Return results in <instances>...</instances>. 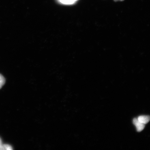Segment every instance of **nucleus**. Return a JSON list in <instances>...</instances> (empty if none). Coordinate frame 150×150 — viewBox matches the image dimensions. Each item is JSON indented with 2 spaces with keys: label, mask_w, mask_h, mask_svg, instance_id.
Masks as SVG:
<instances>
[{
  "label": "nucleus",
  "mask_w": 150,
  "mask_h": 150,
  "mask_svg": "<svg viewBox=\"0 0 150 150\" xmlns=\"http://www.w3.org/2000/svg\"><path fill=\"white\" fill-rule=\"evenodd\" d=\"M4 148V147L2 143V141L1 138H0V150H5Z\"/></svg>",
  "instance_id": "5"
},
{
  "label": "nucleus",
  "mask_w": 150,
  "mask_h": 150,
  "mask_svg": "<svg viewBox=\"0 0 150 150\" xmlns=\"http://www.w3.org/2000/svg\"><path fill=\"white\" fill-rule=\"evenodd\" d=\"M114 1L116 2L118 1H124V0H114Z\"/></svg>",
  "instance_id": "6"
},
{
  "label": "nucleus",
  "mask_w": 150,
  "mask_h": 150,
  "mask_svg": "<svg viewBox=\"0 0 150 150\" xmlns=\"http://www.w3.org/2000/svg\"><path fill=\"white\" fill-rule=\"evenodd\" d=\"M133 122L135 126H136L137 131L138 132H141V131L143 130L144 128H145V125L141 122L138 120V119L134 118L133 120Z\"/></svg>",
  "instance_id": "1"
},
{
  "label": "nucleus",
  "mask_w": 150,
  "mask_h": 150,
  "mask_svg": "<svg viewBox=\"0 0 150 150\" xmlns=\"http://www.w3.org/2000/svg\"><path fill=\"white\" fill-rule=\"evenodd\" d=\"M4 147L5 150H12L13 148L11 145L8 144H4L3 145Z\"/></svg>",
  "instance_id": "4"
},
{
  "label": "nucleus",
  "mask_w": 150,
  "mask_h": 150,
  "mask_svg": "<svg viewBox=\"0 0 150 150\" xmlns=\"http://www.w3.org/2000/svg\"><path fill=\"white\" fill-rule=\"evenodd\" d=\"M5 79L4 77L1 74H0V89L4 85L5 83Z\"/></svg>",
  "instance_id": "3"
},
{
  "label": "nucleus",
  "mask_w": 150,
  "mask_h": 150,
  "mask_svg": "<svg viewBox=\"0 0 150 150\" xmlns=\"http://www.w3.org/2000/svg\"><path fill=\"white\" fill-rule=\"evenodd\" d=\"M138 119L141 122L145 125L149 123L150 121V117L149 116H140L138 117Z\"/></svg>",
  "instance_id": "2"
}]
</instances>
